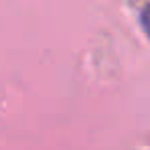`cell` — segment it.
Masks as SVG:
<instances>
[{"label": "cell", "instance_id": "6da1fadb", "mask_svg": "<svg viewBox=\"0 0 150 150\" xmlns=\"http://www.w3.org/2000/svg\"><path fill=\"white\" fill-rule=\"evenodd\" d=\"M140 21H142V27H144L146 35L150 37V4L144 6V11H142V15H140Z\"/></svg>", "mask_w": 150, "mask_h": 150}]
</instances>
